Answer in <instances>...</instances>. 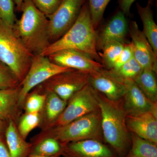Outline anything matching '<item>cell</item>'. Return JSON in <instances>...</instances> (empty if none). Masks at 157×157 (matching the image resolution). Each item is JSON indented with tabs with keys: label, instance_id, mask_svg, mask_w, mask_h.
<instances>
[{
	"label": "cell",
	"instance_id": "4",
	"mask_svg": "<svg viewBox=\"0 0 157 157\" xmlns=\"http://www.w3.org/2000/svg\"><path fill=\"white\" fill-rule=\"evenodd\" d=\"M100 109L91 113L61 126L43 131L32 141L33 143L46 137L54 138L61 144L86 139L104 140L101 129Z\"/></svg>",
	"mask_w": 157,
	"mask_h": 157
},
{
	"label": "cell",
	"instance_id": "5",
	"mask_svg": "<svg viewBox=\"0 0 157 157\" xmlns=\"http://www.w3.org/2000/svg\"><path fill=\"white\" fill-rule=\"evenodd\" d=\"M34 55L13 28L0 18V61L10 69L20 83L28 72Z\"/></svg>",
	"mask_w": 157,
	"mask_h": 157
},
{
	"label": "cell",
	"instance_id": "16",
	"mask_svg": "<svg viewBox=\"0 0 157 157\" xmlns=\"http://www.w3.org/2000/svg\"><path fill=\"white\" fill-rule=\"evenodd\" d=\"M74 154L81 157H117L101 140L89 139L61 144Z\"/></svg>",
	"mask_w": 157,
	"mask_h": 157
},
{
	"label": "cell",
	"instance_id": "28",
	"mask_svg": "<svg viewBox=\"0 0 157 157\" xmlns=\"http://www.w3.org/2000/svg\"><path fill=\"white\" fill-rule=\"evenodd\" d=\"M92 21L95 29L98 26L110 0H88Z\"/></svg>",
	"mask_w": 157,
	"mask_h": 157
},
{
	"label": "cell",
	"instance_id": "14",
	"mask_svg": "<svg viewBox=\"0 0 157 157\" xmlns=\"http://www.w3.org/2000/svg\"><path fill=\"white\" fill-rule=\"evenodd\" d=\"M89 84L111 101H118L122 99L125 92L124 82L118 80L109 70L104 68L89 73Z\"/></svg>",
	"mask_w": 157,
	"mask_h": 157
},
{
	"label": "cell",
	"instance_id": "8",
	"mask_svg": "<svg viewBox=\"0 0 157 157\" xmlns=\"http://www.w3.org/2000/svg\"><path fill=\"white\" fill-rule=\"evenodd\" d=\"M89 73L72 70L58 73L40 84L44 90L55 93L67 101L79 90L89 83Z\"/></svg>",
	"mask_w": 157,
	"mask_h": 157
},
{
	"label": "cell",
	"instance_id": "36",
	"mask_svg": "<svg viewBox=\"0 0 157 157\" xmlns=\"http://www.w3.org/2000/svg\"><path fill=\"white\" fill-rule=\"evenodd\" d=\"M24 1V0H13L14 5L16 6V9L18 12H21V7Z\"/></svg>",
	"mask_w": 157,
	"mask_h": 157
},
{
	"label": "cell",
	"instance_id": "1",
	"mask_svg": "<svg viewBox=\"0 0 157 157\" xmlns=\"http://www.w3.org/2000/svg\"><path fill=\"white\" fill-rule=\"evenodd\" d=\"M68 49L81 52L93 59L101 61L96 48V31L87 3L83 4L72 26L61 38L51 43L40 55L48 56L55 52Z\"/></svg>",
	"mask_w": 157,
	"mask_h": 157
},
{
	"label": "cell",
	"instance_id": "31",
	"mask_svg": "<svg viewBox=\"0 0 157 157\" xmlns=\"http://www.w3.org/2000/svg\"><path fill=\"white\" fill-rule=\"evenodd\" d=\"M63 0H32L37 9L47 17L53 14Z\"/></svg>",
	"mask_w": 157,
	"mask_h": 157
},
{
	"label": "cell",
	"instance_id": "27",
	"mask_svg": "<svg viewBox=\"0 0 157 157\" xmlns=\"http://www.w3.org/2000/svg\"><path fill=\"white\" fill-rule=\"evenodd\" d=\"M36 89L27 97L23 109L25 113H40L45 104L46 95L39 85Z\"/></svg>",
	"mask_w": 157,
	"mask_h": 157
},
{
	"label": "cell",
	"instance_id": "20",
	"mask_svg": "<svg viewBox=\"0 0 157 157\" xmlns=\"http://www.w3.org/2000/svg\"><path fill=\"white\" fill-rule=\"evenodd\" d=\"M151 5L147 3L145 7L136 4L137 13L143 25L144 34L151 45L154 52L157 56V25L154 19Z\"/></svg>",
	"mask_w": 157,
	"mask_h": 157
},
{
	"label": "cell",
	"instance_id": "23",
	"mask_svg": "<svg viewBox=\"0 0 157 157\" xmlns=\"http://www.w3.org/2000/svg\"><path fill=\"white\" fill-rule=\"evenodd\" d=\"M108 70L109 73L118 80L124 82L128 80L135 81V79L140 75L143 69L133 56L129 61L117 70L110 69Z\"/></svg>",
	"mask_w": 157,
	"mask_h": 157
},
{
	"label": "cell",
	"instance_id": "13",
	"mask_svg": "<svg viewBox=\"0 0 157 157\" xmlns=\"http://www.w3.org/2000/svg\"><path fill=\"white\" fill-rule=\"evenodd\" d=\"M129 25L121 11L114 14L98 33L96 32V48L101 50L108 43L117 42L126 43Z\"/></svg>",
	"mask_w": 157,
	"mask_h": 157
},
{
	"label": "cell",
	"instance_id": "38",
	"mask_svg": "<svg viewBox=\"0 0 157 157\" xmlns=\"http://www.w3.org/2000/svg\"><path fill=\"white\" fill-rule=\"evenodd\" d=\"M61 155H56L54 156H45L42 155H39L37 154H30L28 157H61Z\"/></svg>",
	"mask_w": 157,
	"mask_h": 157
},
{
	"label": "cell",
	"instance_id": "32",
	"mask_svg": "<svg viewBox=\"0 0 157 157\" xmlns=\"http://www.w3.org/2000/svg\"><path fill=\"white\" fill-rule=\"evenodd\" d=\"M133 57V51L132 43H125L123 49L111 70H117L127 62L129 61Z\"/></svg>",
	"mask_w": 157,
	"mask_h": 157
},
{
	"label": "cell",
	"instance_id": "3",
	"mask_svg": "<svg viewBox=\"0 0 157 157\" xmlns=\"http://www.w3.org/2000/svg\"><path fill=\"white\" fill-rule=\"evenodd\" d=\"M21 17L16 20L13 28L16 36L34 55L40 54L51 44L48 17L34 5L32 0H24Z\"/></svg>",
	"mask_w": 157,
	"mask_h": 157
},
{
	"label": "cell",
	"instance_id": "34",
	"mask_svg": "<svg viewBox=\"0 0 157 157\" xmlns=\"http://www.w3.org/2000/svg\"><path fill=\"white\" fill-rule=\"evenodd\" d=\"M0 157H10L8 147L1 135H0Z\"/></svg>",
	"mask_w": 157,
	"mask_h": 157
},
{
	"label": "cell",
	"instance_id": "9",
	"mask_svg": "<svg viewBox=\"0 0 157 157\" xmlns=\"http://www.w3.org/2000/svg\"><path fill=\"white\" fill-rule=\"evenodd\" d=\"M86 0H63L56 11L48 16L51 43L61 38L76 21Z\"/></svg>",
	"mask_w": 157,
	"mask_h": 157
},
{
	"label": "cell",
	"instance_id": "19",
	"mask_svg": "<svg viewBox=\"0 0 157 157\" xmlns=\"http://www.w3.org/2000/svg\"><path fill=\"white\" fill-rule=\"evenodd\" d=\"M6 144L10 157H28L33 144L26 141L19 134L17 124L13 121L7 123L6 132Z\"/></svg>",
	"mask_w": 157,
	"mask_h": 157
},
{
	"label": "cell",
	"instance_id": "18",
	"mask_svg": "<svg viewBox=\"0 0 157 157\" xmlns=\"http://www.w3.org/2000/svg\"><path fill=\"white\" fill-rule=\"evenodd\" d=\"M20 87L0 90V119L8 123L13 121L17 124L21 110L19 102Z\"/></svg>",
	"mask_w": 157,
	"mask_h": 157
},
{
	"label": "cell",
	"instance_id": "21",
	"mask_svg": "<svg viewBox=\"0 0 157 157\" xmlns=\"http://www.w3.org/2000/svg\"><path fill=\"white\" fill-rule=\"evenodd\" d=\"M131 146L125 157H157V144L131 133Z\"/></svg>",
	"mask_w": 157,
	"mask_h": 157
},
{
	"label": "cell",
	"instance_id": "37",
	"mask_svg": "<svg viewBox=\"0 0 157 157\" xmlns=\"http://www.w3.org/2000/svg\"><path fill=\"white\" fill-rule=\"evenodd\" d=\"M7 123H6V122L0 119V135H2L3 133H5Z\"/></svg>",
	"mask_w": 157,
	"mask_h": 157
},
{
	"label": "cell",
	"instance_id": "17",
	"mask_svg": "<svg viewBox=\"0 0 157 157\" xmlns=\"http://www.w3.org/2000/svg\"><path fill=\"white\" fill-rule=\"evenodd\" d=\"M43 90L46 95V98L44 106L40 113L41 122L39 126L41 127L42 131H44L52 127L63 111L67 102L53 92Z\"/></svg>",
	"mask_w": 157,
	"mask_h": 157
},
{
	"label": "cell",
	"instance_id": "15",
	"mask_svg": "<svg viewBox=\"0 0 157 157\" xmlns=\"http://www.w3.org/2000/svg\"><path fill=\"white\" fill-rule=\"evenodd\" d=\"M126 122L129 132L157 144V116L153 113L127 115Z\"/></svg>",
	"mask_w": 157,
	"mask_h": 157
},
{
	"label": "cell",
	"instance_id": "2",
	"mask_svg": "<svg viewBox=\"0 0 157 157\" xmlns=\"http://www.w3.org/2000/svg\"><path fill=\"white\" fill-rule=\"evenodd\" d=\"M99 101L104 140L114 150L117 156L125 157L131 148V137L127 127V114L122 98L111 101L99 93Z\"/></svg>",
	"mask_w": 157,
	"mask_h": 157
},
{
	"label": "cell",
	"instance_id": "30",
	"mask_svg": "<svg viewBox=\"0 0 157 157\" xmlns=\"http://www.w3.org/2000/svg\"><path fill=\"white\" fill-rule=\"evenodd\" d=\"M0 18L13 27L16 20L13 0H0Z\"/></svg>",
	"mask_w": 157,
	"mask_h": 157
},
{
	"label": "cell",
	"instance_id": "33",
	"mask_svg": "<svg viewBox=\"0 0 157 157\" xmlns=\"http://www.w3.org/2000/svg\"><path fill=\"white\" fill-rule=\"evenodd\" d=\"M135 0H119V4L121 11L125 15L130 14V9L133 3ZM155 0H148V3L151 5Z\"/></svg>",
	"mask_w": 157,
	"mask_h": 157
},
{
	"label": "cell",
	"instance_id": "12",
	"mask_svg": "<svg viewBox=\"0 0 157 157\" xmlns=\"http://www.w3.org/2000/svg\"><path fill=\"white\" fill-rule=\"evenodd\" d=\"M124 82L125 92L122 98L123 104L127 115L151 112L157 116V102L151 101L134 80H126Z\"/></svg>",
	"mask_w": 157,
	"mask_h": 157
},
{
	"label": "cell",
	"instance_id": "35",
	"mask_svg": "<svg viewBox=\"0 0 157 157\" xmlns=\"http://www.w3.org/2000/svg\"><path fill=\"white\" fill-rule=\"evenodd\" d=\"M61 146L62 151L61 154V156L63 157H81L72 153V152L69 151L68 150L65 148L62 145Z\"/></svg>",
	"mask_w": 157,
	"mask_h": 157
},
{
	"label": "cell",
	"instance_id": "6",
	"mask_svg": "<svg viewBox=\"0 0 157 157\" xmlns=\"http://www.w3.org/2000/svg\"><path fill=\"white\" fill-rule=\"evenodd\" d=\"M73 70L56 64L48 56L34 55L30 67L24 78L20 84L19 102L23 109L27 97L31 90L58 73Z\"/></svg>",
	"mask_w": 157,
	"mask_h": 157
},
{
	"label": "cell",
	"instance_id": "29",
	"mask_svg": "<svg viewBox=\"0 0 157 157\" xmlns=\"http://www.w3.org/2000/svg\"><path fill=\"white\" fill-rule=\"evenodd\" d=\"M20 82L8 67L0 61V90L19 87Z\"/></svg>",
	"mask_w": 157,
	"mask_h": 157
},
{
	"label": "cell",
	"instance_id": "11",
	"mask_svg": "<svg viewBox=\"0 0 157 157\" xmlns=\"http://www.w3.org/2000/svg\"><path fill=\"white\" fill-rule=\"evenodd\" d=\"M129 32L132 39L131 42L134 57L142 69H150L157 73V56L136 21L131 22L129 26Z\"/></svg>",
	"mask_w": 157,
	"mask_h": 157
},
{
	"label": "cell",
	"instance_id": "7",
	"mask_svg": "<svg viewBox=\"0 0 157 157\" xmlns=\"http://www.w3.org/2000/svg\"><path fill=\"white\" fill-rule=\"evenodd\" d=\"M99 109V93L88 83L68 100L63 111L51 128L64 125Z\"/></svg>",
	"mask_w": 157,
	"mask_h": 157
},
{
	"label": "cell",
	"instance_id": "25",
	"mask_svg": "<svg viewBox=\"0 0 157 157\" xmlns=\"http://www.w3.org/2000/svg\"><path fill=\"white\" fill-rule=\"evenodd\" d=\"M125 43L114 42L108 43L102 48V52H98L101 63L108 70L112 69L123 49Z\"/></svg>",
	"mask_w": 157,
	"mask_h": 157
},
{
	"label": "cell",
	"instance_id": "24",
	"mask_svg": "<svg viewBox=\"0 0 157 157\" xmlns=\"http://www.w3.org/2000/svg\"><path fill=\"white\" fill-rule=\"evenodd\" d=\"M32 144L33 147L30 154L45 156L61 155V144L53 137H45Z\"/></svg>",
	"mask_w": 157,
	"mask_h": 157
},
{
	"label": "cell",
	"instance_id": "10",
	"mask_svg": "<svg viewBox=\"0 0 157 157\" xmlns=\"http://www.w3.org/2000/svg\"><path fill=\"white\" fill-rule=\"evenodd\" d=\"M48 57L52 62L59 66L90 73L97 72L104 68L100 62L78 51L72 49L60 51L52 54Z\"/></svg>",
	"mask_w": 157,
	"mask_h": 157
},
{
	"label": "cell",
	"instance_id": "22",
	"mask_svg": "<svg viewBox=\"0 0 157 157\" xmlns=\"http://www.w3.org/2000/svg\"><path fill=\"white\" fill-rule=\"evenodd\" d=\"M155 72L150 69H143L135 80L142 92L152 102H157V82Z\"/></svg>",
	"mask_w": 157,
	"mask_h": 157
},
{
	"label": "cell",
	"instance_id": "26",
	"mask_svg": "<svg viewBox=\"0 0 157 157\" xmlns=\"http://www.w3.org/2000/svg\"><path fill=\"white\" fill-rule=\"evenodd\" d=\"M40 122V113H25L18 121L17 130L21 137L26 140L30 133L39 126Z\"/></svg>",
	"mask_w": 157,
	"mask_h": 157
}]
</instances>
